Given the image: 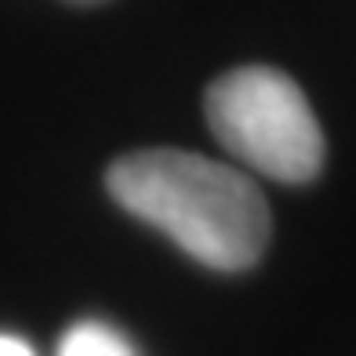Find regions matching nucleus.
Instances as JSON below:
<instances>
[{
	"mask_svg": "<svg viewBox=\"0 0 356 356\" xmlns=\"http://www.w3.org/2000/svg\"><path fill=\"white\" fill-rule=\"evenodd\" d=\"M106 186L124 211L211 269H248L266 251L269 207L240 168L182 149H142L113 160Z\"/></svg>",
	"mask_w": 356,
	"mask_h": 356,
	"instance_id": "f257e3e1",
	"label": "nucleus"
},
{
	"mask_svg": "<svg viewBox=\"0 0 356 356\" xmlns=\"http://www.w3.org/2000/svg\"><path fill=\"white\" fill-rule=\"evenodd\" d=\"M218 145L244 168L277 182H309L323 164V131L302 88L280 70L222 73L204 99Z\"/></svg>",
	"mask_w": 356,
	"mask_h": 356,
	"instance_id": "f03ea898",
	"label": "nucleus"
},
{
	"mask_svg": "<svg viewBox=\"0 0 356 356\" xmlns=\"http://www.w3.org/2000/svg\"><path fill=\"white\" fill-rule=\"evenodd\" d=\"M58 356H138L131 338L106 320H80L62 334Z\"/></svg>",
	"mask_w": 356,
	"mask_h": 356,
	"instance_id": "7ed1b4c3",
	"label": "nucleus"
},
{
	"mask_svg": "<svg viewBox=\"0 0 356 356\" xmlns=\"http://www.w3.org/2000/svg\"><path fill=\"white\" fill-rule=\"evenodd\" d=\"M0 356H37V353H33V346H29L26 338L0 331Z\"/></svg>",
	"mask_w": 356,
	"mask_h": 356,
	"instance_id": "20e7f679",
	"label": "nucleus"
}]
</instances>
